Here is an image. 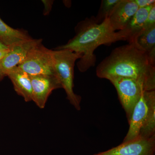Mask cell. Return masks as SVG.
I'll return each instance as SVG.
<instances>
[{"label": "cell", "instance_id": "obj_10", "mask_svg": "<svg viewBox=\"0 0 155 155\" xmlns=\"http://www.w3.org/2000/svg\"><path fill=\"white\" fill-rule=\"evenodd\" d=\"M138 8L134 0H120L109 18L113 30H123Z\"/></svg>", "mask_w": 155, "mask_h": 155}, {"label": "cell", "instance_id": "obj_1", "mask_svg": "<svg viewBox=\"0 0 155 155\" xmlns=\"http://www.w3.org/2000/svg\"><path fill=\"white\" fill-rule=\"evenodd\" d=\"M96 74L107 80L116 77L133 78L143 84L147 91L155 89V65L147 53L131 44L113 50L98 65Z\"/></svg>", "mask_w": 155, "mask_h": 155}, {"label": "cell", "instance_id": "obj_13", "mask_svg": "<svg viewBox=\"0 0 155 155\" xmlns=\"http://www.w3.org/2000/svg\"><path fill=\"white\" fill-rule=\"evenodd\" d=\"M25 32L11 28L0 18V42L9 48L30 39Z\"/></svg>", "mask_w": 155, "mask_h": 155}, {"label": "cell", "instance_id": "obj_6", "mask_svg": "<svg viewBox=\"0 0 155 155\" xmlns=\"http://www.w3.org/2000/svg\"><path fill=\"white\" fill-rule=\"evenodd\" d=\"M155 108V91H145L134 108L129 122V129L123 142L138 137L140 130L153 109Z\"/></svg>", "mask_w": 155, "mask_h": 155}, {"label": "cell", "instance_id": "obj_17", "mask_svg": "<svg viewBox=\"0 0 155 155\" xmlns=\"http://www.w3.org/2000/svg\"><path fill=\"white\" fill-rule=\"evenodd\" d=\"M139 8H146L155 4L154 0H134Z\"/></svg>", "mask_w": 155, "mask_h": 155}, {"label": "cell", "instance_id": "obj_4", "mask_svg": "<svg viewBox=\"0 0 155 155\" xmlns=\"http://www.w3.org/2000/svg\"><path fill=\"white\" fill-rule=\"evenodd\" d=\"M108 80L115 87L119 99L128 121L130 120L134 107L145 91H148L143 84L133 78L116 77Z\"/></svg>", "mask_w": 155, "mask_h": 155}, {"label": "cell", "instance_id": "obj_11", "mask_svg": "<svg viewBox=\"0 0 155 155\" xmlns=\"http://www.w3.org/2000/svg\"><path fill=\"white\" fill-rule=\"evenodd\" d=\"M154 5L146 8H138L126 27L123 30L118 31L121 37V41H126L129 43H131L133 41L134 39L142 31L148 14Z\"/></svg>", "mask_w": 155, "mask_h": 155}, {"label": "cell", "instance_id": "obj_9", "mask_svg": "<svg viewBox=\"0 0 155 155\" xmlns=\"http://www.w3.org/2000/svg\"><path fill=\"white\" fill-rule=\"evenodd\" d=\"M41 42L42 39L31 38L9 48L8 53L0 61V67L5 75L23 63L29 53Z\"/></svg>", "mask_w": 155, "mask_h": 155}, {"label": "cell", "instance_id": "obj_20", "mask_svg": "<svg viewBox=\"0 0 155 155\" xmlns=\"http://www.w3.org/2000/svg\"><path fill=\"white\" fill-rule=\"evenodd\" d=\"M5 76L6 75L3 73L2 69H1V67H0V81L2 80Z\"/></svg>", "mask_w": 155, "mask_h": 155}, {"label": "cell", "instance_id": "obj_19", "mask_svg": "<svg viewBox=\"0 0 155 155\" xmlns=\"http://www.w3.org/2000/svg\"><path fill=\"white\" fill-rule=\"evenodd\" d=\"M10 49H6L0 50V61L5 58L7 54L8 53Z\"/></svg>", "mask_w": 155, "mask_h": 155}, {"label": "cell", "instance_id": "obj_2", "mask_svg": "<svg viewBox=\"0 0 155 155\" xmlns=\"http://www.w3.org/2000/svg\"><path fill=\"white\" fill-rule=\"evenodd\" d=\"M76 35L66 44L58 47L57 50L67 49L81 55L77 63L81 72H86L94 67L96 62L95 50L101 45H110L121 41L118 31L113 30L109 18L101 23L96 22L94 17L87 18L79 22L76 28Z\"/></svg>", "mask_w": 155, "mask_h": 155}, {"label": "cell", "instance_id": "obj_7", "mask_svg": "<svg viewBox=\"0 0 155 155\" xmlns=\"http://www.w3.org/2000/svg\"><path fill=\"white\" fill-rule=\"evenodd\" d=\"M155 136L150 137L139 136L129 141L123 142L118 146L94 155H154Z\"/></svg>", "mask_w": 155, "mask_h": 155}, {"label": "cell", "instance_id": "obj_8", "mask_svg": "<svg viewBox=\"0 0 155 155\" xmlns=\"http://www.w3.org/2000/svg\"><path fill=\"white\" fill-rule=\"evenodd\" d=\"M30 78L32 86V101L41 109L45 107L48 97L53 90L62 88L56 76L32 75L30 76Z\"/></svg>", "mask_w": 155, "mask_h": 155}, {"label": "cell", "instance_id": "obj_14", "mask_svg": "<svg viewBox=\"0 0 155 155\" xmlns=\"http://www.w3.org/2000/svg\"><path fill=\"white\" fill-rule=\"evenodd\" d=\"M136 48L148 53L155 49V26L142 31L131 43Z\"/></svg>", "mask_w": 155, "mask_h": 155}, {"label": "cell", "instance_id": "obj_3", "mask_svg": "<svg viewBox=\"0 0 155 155\" xmlns=\"http://www.w3.org/2000/svg\"><path fill=\"white\" fill-rule=\"evenodd\" d=\"M81 55L67 49L53 51L54 68L57 77L62 88L64 89L67 99L74 107L81 110V97L75 94L74 87V66L78 59L81 58Z\"/></svg>", "mask_w": 155, "mask_h": 155}, {"label": "cell", "instance_id": "obj_15", "mask_svg": "<svg viewBox=\"0 0 155 155\" xmlns=\"http://www.w3.org/2000/svg\"><path fill=\"white\" fill-rule=\"evenodd\" d=\"M119 1L120 0L102 1L98 13L96 17H94L96 22L98 23H101L105 19H108Z\"/></svg>", "mask_w": 155, "mask_h": 155}, {"label": "cell", "instance_id": "obj_18", "mask_svg": "<svg viewBox=\"0 0 155 155\" xmlns=\"http://www.w3.org/2000/svg\"><path fill=\"white\" fill-rule=\"evenodd\" d=\"M42 2L44 4L45 9L44 12L45 14L48 13L51 9L52 5L53 4V1H42Z\"/></svg>", "mask_w": 155, "mask_h": 155}, {"label": "cell", "instance_id": "obj_21", "mask_svg": "<svg viewBox=\"0 0 155 155\" xmlns=\"http://www.w3.org/2000/svg\"><path fill=\"white\" fill-rule=\"evenodd\" d=\"M8 48H9L4 45H3L0 42V50L6 49Z\"/></svg>", "mask_w": 155, "mask_h": 155}, {"label": "cell", "instance_id": "obj_16", "mask_svg": "<svg viewBox=\"0 0 155 155\" xmlns=\"http://www.w3.org/2000/svg\"><path fill=\"white\" fill-rule=\"evenodd\" d=\"M155 26V5H154L148 14L147 17L144 25L143 30H147Z\"/></svg>", "mask_w": 155, "mask_h": 155}, {"label": "cell", "instance_id": "obj_12", "mask_svg": "<svg viewBox=\"0 0 155 155\" xmlns=\"http://www.w3.org/2000/svg\"><path fill=\"white\" fill-rule=\"evenodd\" d=\"M17 94L23 97L25 101H32V86L30 76L19 68L15 67L7 74Z\"/></svg>", "mask_w": 155, "mask_h": 155}, {"label": "cell", "instance_id": "obj_5", "mask_svg": "<svg viewBox=\"0 0 155 155\" xmlns=\"http://www.w3.org/2000/svg\"><path fill=\"white\" fill-rule=\"evenodd\" d=\"M18 67L30 76H57L54 68L53 51L47 48L41 44L33 49Z\"/></svg>", "mask_w": 155, "mask_h": 155}]
</instances>
